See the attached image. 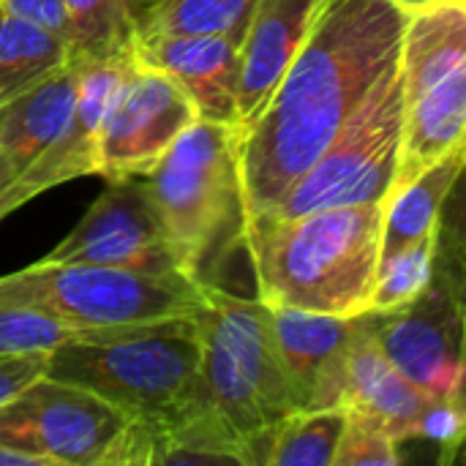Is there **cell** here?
<instances>
[{
  "label": "cell",
  "instance_id": "obj_1",
  "mask_svg": "<svg viewBox=\"0 0 466 466\" xmlns=\"http://www.w3.org/2000/svg\"><path fill=\"white\" fill-rule=\"evenodd\" d=\"M410 11L393 0H325L265 109L240 134L246 221L268 216L401 57Z\"/></svg>",
  "mask_w": 466,
  "mask_h": 466
},
{
  "label": "cell",
  "instance_id": "obj_2",
  "mask_svg": "<svg viewBox=\"0 0 466 466\" xmlns=\"http://www.w3.org/2000/svg\"><path fill=\"white\" fill-rule=\"evenodd\" d=\"M385 205H341L246 221L257 298L336 317L371 311L382 259Z\"/></svg>",
  "mask_w": 466,
  "mask_h": 466
},
{
  "label": "cell",
  "instance_id": "obj_3",
  "mask_svg": "<svg viewBox=\"0 0 466 466\" xmlns=\"http://www.w3.org/2000/svg\"><path fill=\"white\" fill-rule=\"evenodd\" d=\"M142 180L188 276L205 281L208 268L229 246H246L240 134L235 126L199 117Z\"/></svg>",
  "mask_w": 466,
  "mask_h": 466
},
{
  "label": "cell",
  "instance_id": "obj_4",
  "mask_svg": "<svg viewBox=\"0 0 466 466\" xmlns=\"http://www.w3.org/2000/svg\"><path fill=\"white\" fill-rule=\"evenodd\" d=\"M202 336V385L224 423L262 464V445L273 426L298 412L276 347L268 303L232 295L205 281V309L197 314Z\"/></svg>",
  "mask_w": 466,
  "mask_h": 466
},
{
  "label": "cell",
  "instance_id": "obj_5",
  "mask_svg": "<svg viewBox=\"0 0 466 466\" xmlns=\"http://www.w3.org/2000/svg\"><path fill=\"white\" fill-rule=\"evenodd\" d=\"M46 377L101 396L128 420L169 415L205 396L199 322L183 317L63 344L49 352Z\"/></svg>",
  "mask_w": 466,
  "mask_h": 466
},
{
  "label": "cell",
  "instance_id": "obj_6",
  "mask_svg": "<svg viewBox=\"0 0 466 466\" xmlns=\"http://www.w3.org/2000/svg\"><path fill=\"white\" fill-rule=\"evenodd\" d=\"M0 303L41 309L57 319L126 330L197 317L205 309V281L172 270L142 273L87 262H35L0 276Z\"/></svg>",
  "mask_w": 466,
  "mask_h": 466
},
{
  "label": "cell",
  "instance_id": "obj_7",
  "mask_svg": "<svg viewBox=\"0 0 466 466\" xmlns=\"http://www.w3.org/2000/svg\"><path fill=\"white\" fill-rule=\"evenodd\" d=\"M404 120L407 90L399 57L268 216L292 218L322 208L385 205L399 177Z\"/></svg>",
  "mask_w": 466,
  "mask_h": 466
},
{
  "label": "cell",
  "instance_id": "obj_8",
  "mask_svg": "<svg viewBox=\"0 0 466 466\" xmlns=\"http://www.w3.org/2000/svg\"><path fill=\"white\" fill-rule=\"evenodd\" d=\"M128 418L101 396L52 377L0 407V442L44 466H106Z\"/></svg>",
  "mask_w": 466,
  "mask_h": 466
},
{
  "label": "cell",
  "instance_id": "obj_9",
  "mask_svg": "<svg viewBox=\"0 0 466 466\" xmlns=\"http://www.w3.org/2000/svg\"><path fill=\"white\" fill-rule=\"evenodd\" d=\"M369 328L390 363L431 399H453L464 366L466 314L459 289L440 273L396 311H369Z\"/></svg>",
  "mask_w": 466,
  "mask_h": 466
},
{
  "label": "cell",
  "instance_id": "obj_10",
  "mask_svg": "<svg viewBox=\"0 0 466 466\" xmlns=\"http://www.w3.org/2000/svg\"><path fill=\"white\" fill-rule=\"evenodd\" d=\"M44 262H87L142 273L183 270L142 177L112 180Z\"/></svg>",
  "mask_w": 466,
  "mask_h": 466
},
{
  "label": "cell",
  "instance_id": "obj_11",
  "mask_svg": "<svg viewBox=\"0 0 466 466\" xmlns=\"http://www.w3.org/2000/svg\"><path fill=\"white\" fill-rule=\"evenodd\" d=\"M197 120V104L169 74L134 60L101 131L98 175L106 183L147 175Z\"/></svg>",
  "mask_w": 466,
  "mask_h": 466
},
{
  "label": "cell",
  "instance_id": "obj_12",
  "mask_svg": "<svg viewBox=\"0 0 466 466\" xmlns=\"http://www.w3.org/2000/svg\"><path fill=\"white\" fill-rule=\"evenodd\" d=\"M134 44V41H131ZM134 46H126L106 57L82 60L79 87L71 120L66 131L25 169L14 177L3 197L5 213L27 205L33 197L68 183L74 177L98 175V142L106 115L134 68Z\"/></svg>",
  "mask_w": 466,
  "mask_h": 466
},
{
  "label": "cell",
  "instance_id": "obj_13",
  "mask_svg": "<svg viewBox=\"0 0 466 466\" xmlns=\"http://www.w3.org/2000/svg\"><path fill=\"white\" fill-rule=\"evenodd\" d=\"M276 347L298 410L347 407L350 352L360 317H336L292 306H268Z\"/></svg>",
  "mask_w": 466,
  "mask_h": 466
},
{
  "label": "cell",
  "instance_id": "obj_14",
  "mask_svg": "<svg viewBox=\"0 0 466 466\" xmlns=\"http://www.w3.org/2000/svg\"><path fill=\"white\" fill-rule=\"evenodd\" d=\"M131 46L139 63L169 74L191 96L199 117L240 126L243 33H137Z\"/></svg>",
  "mask_w": 466,
  "mask_h": 466
},
{
  "label": "cell",
  "instance_id": "obj_15",
  "mask_svg": "<svg viewBox=\"0 0 466 466\" xmlns=\"http://www.w3.org/2000/svg\"><path fill=\"white\" fill-rule=\"evenodd\" d=\"M325 0H259L240 46L238 115L243 131L270 101L281 76L303 49Z\"/></svg>",
  "mask_w": 466,
  "mask_h": 466
},
{
  "label": "cell",
  "instance_id": "obj_16",
  "mask_svg": "<svg viewBox=\"0 0 466 466\" xmlns=\"http://www.w3.org/2000/svg\"><path fill=\"white\" fill-rule=\"evenodd\" d=\"M85 57H71L33 87L0 104V153L25 172L68 126Z\"/></svg>",
  "mask_w": 466,
  "mask_h": 466
},
{
  "label": "cell",
  "instance_id": "obj_17",
  "mask_svg": "<svg viewBox=\"0 0 466 466\" xmlns=\"http://www.w3.org/2000/svg\"><path fill=\"white\" fill-rule=\"evenodd\" d=\"M429 401L431 396H426L412 380H407L382 352L369 328L366 311L363 328L350 352L347 407L377 418L399 442H410Z\"/></svg>",
  "mask_w": 466,
  "mask_h": 466
},
{
  "label": "cell",
  "instance_id": "obj_18",
  "mask_svg": "<svg viewBox=\"0 0 466 466\" xmlns=\"http://www.w3.org/2000/svg\"><path fill=\"white\" fill-rule=\"evenodd\" d=\"M466 142V63L429 93L407 101L396 188ZM393 188V191H396Z\"/></svg>",
  "mask_w": 466,
  "mask_h": 466
},
{
  "label": "cell",
  "instance_id": "obj_19",
  "mask_svg": "<svg viewBox=\"0 0 466 466\" xmlns=\"http://www.w3.org/2000/svg\"><path fill=\"white\" fill-rule=\"evenodd\" d=\"M466 63V11L456 0L410 14L401 41L407 101L420 98Z\"/></svg>",
  "mask_w": 466,
  "mask_h": 466
},
{
  "label": "cell",
  "instance_id": "obj_20",
  "mask_svg": "<svg viewBox=\"0 0 466 466\" xmlns=\"http://www.w3.org/2000/svg\"><path fill=\"white\" fill-rule=\"evenodd\" d=\"M464 145L423 169L418 177L404 183L385 202V232H382V257L396 254L423 238L437 235V221L442 202L464 167Z\"/></svg>",
  "mask_w": 466,
  "mask_h": 466
},
{
  "label": "cell",
  "instance_id": "obj_21",
  "mask_svg": "<svg viewBox=\"0 0 466 466\" xmlns=\"http://www.w3.org/2000/svg\"><path fill=\"white\" fill-rule=\"evenodd\" d=\"M74 57L71 44L14 14L0 16V104Z\"/></svg>",
  "mask_w": 466,
  "mask_h": 466
},
{
  "label": "cell",
  "instance_id": "obj_22",
  "mask_svg": "<svg viewBox=\"0 0 466 466\" xmlns=\"http://www.w3.org/2000/svg\"><path fill=\"white\" fill-rule=\"evenodd\" d=\"M347 426V407L298 410L270 429L262 466H333Z\"/></svg>",
  "mask_w": 466,
  "mask_h": 466
},
{
  "label": "cell",
  "instance_id": "obj_23",
  "mask_svg": "<svg viewBox=\"0 0 466 466\" xmlns=\"http://www.w3.org/2000/svg\"><path fill=\"white\" fill-rule=\"evenodd\" d=\"M142 328V325H139ZM131 330V328H126ZM123 330H98L82 328L66 319H57L41 309L0 303V358L11 355H30V352H55L71 341H96L109 339Z\"/></svg>",
  "mask_w": 466,
  "mask_h": 466
},
{
  "label": "cell",
  "instance_id": "obj_24",
  "mask_svg": "<svg viewBox=\"0 0 466 466\" xmlns=\"http://www.w3.org/2000/svg\"><path fill=\"white\" fill-rule=\"evenodd\" d=\"M74 57H106L131 46L137 14L131 0H66Z\"/></svg>",
  "mask_w": 466,
  "mask_h": 466
},
{
  "label": "cell",
  "instance_id": "obj_25",
  "mask_svg": "<svg viewBox=\"0 0 466 466\" xmlns=\"http://www.w3.org/2000/svg\"><path fill=\"white\" fill-rule=\"evenodd\" d=\"M259 0H164L137 22V33H246Z\"/></svg>",
  "mask_w": 466,
  "mask_h": 466
},
{
  "label": "cell",
  "instance_id": "obj_26",
  "mask_svg": "<svg viewBox=\"0 0 466 466\" xmlns=\"http://www.w3.org/2000/svg\"><path fill=\"white\" fill-rule=\"evenodd\" d=\"M434 257H437V235L423 238L396 254L380 259L377 284L371 295V311H396L415 298L434 279Z\"/></svg>",
  "mask_w": 466,
  "mask_h": 466
},
{
  "label": "cell",
  "instance_id": "obj_27",
  "mask_svg": "<svg viewBox=\"0 0 466 466\" xmlns=\"http://www.w3.org/2000/svg\"><path fill=\"white\" fill-rule=\"evenodd\" d=\"M434 273L445 276L456 289L466 281V161L440 210Z\"/></svg>",
  "mask_w": 466,
  "mask_h": 466
},
{
  "label": "cell",
  "instance_id": "obj_28",
  "mask_svg": "<svg viewBox=\"0 0 466 466\" xmlns=\"http://www.w3.org/2000/svg\"><path fill=\"white\" fill-rule=\"evenodd\" d=\"M399 440L371 415L347 407V426L333 466H399Z\"/></svg>",
  "mask_w": 466,
  "mask_h": 466
},
{
  "label": "cell",
  "instance_id": "obj_29",
  "mask_svg": "<svg viewBox=\"0 0 466 466\" xmlns=\"http://www.w3.org/2000/svg\"><path fill=\"white\" fill-rule=\"evenodd\" d=\"M466 437V407L453 396V399H431L429 407L423 410L415 437L440 448V461L453 464L459 459L461 442Z\"/></svg>",
  "mask_w": 466,
  "mask_h": 466
},
{
  "label": "cell",
  "instance_id": "obj_30",
  "mask_svg": "<svg viewBox=\"0 0 466 466\" xmlns=\"http://www.w3.org/2000/svg\"><path fill=\"white\" fill-rule=\"evenodd\" d=\"M46 363H49L46 352L0 358V407L8 404L11 399H16L35 380L46 377Z\"/></svg>",
  "mask_w": 466,
  "mask_h": 466
},
{
  "label": "cell",
  "instance_id": "obj_31",
  "mask_svg": "<svg viewBox=\"0 0 466 466\" xmlns=\"http://www.w3.org/2000/svg\"><path fill=\"white\" fill-rule=\"evenodd\" d=\"M5 14H14L25 22H33L71 44V25L66 0H0Z\"/></svg>",
  "mask_w": 466,
  "mask_h": 466
},
{
  "label": "cell",
  "instance_id": "obj_32",
  "mask_svg": "<svg viewBox=\"0 0 466 466\" xmlns=\"http://www.w3.org/2000/svg\"><path fill=\"white\" fill-rule=\"evenodd\" d=\"M0 466H44V461L38 456H30L25 451L8 448L0 442Z\"/></svg>",
  "mask_w": 466,
  "mask_h": 466
},
{
  "label": "cell",
  "instance_id": "obj_33",
  "mask_svg": "<svg viewBox=\"0 0 466 466\" xmlns=\"http://www.w3.org/2000/svg\"><path fill=\"white\" fill-rule=\"evenodd\" d=\"M14 177H16L14 167H11V164H8V158L0 153V221L8 216V213H5V208H3V197H5V191H8V186L14 183Z\"/></svg>",
  "mask_w": 466,
  "mask_h": 466
},
{
  "label": "cell",
  "instance_id": "obj_34",
  "mask_svg": "<svg viewBox=\"0 0 466 466\" xmlns=\"http://www.w3.org/2000/svg\"><path fill=\"white\" fill-rule=\"evenodd\" d=\"M396 5H401L404 11H410V14H418V11H423V8H431V5H437V3H442V0H393Z\"/></svg>",
  "mask_w": 466,
  "mask_h": 466
},
{
  "label": "cell",
  "instance_id": "obj_35",
  "mask_svg": "<svg viewBox=\"0 0 466 466\" xmlns=\"http://www.w3.org/2000/svg\"><path fill=\"white\" fill-rule=\"evenodd\" d=\"M164 0H131V5H134V14H137V22H139V16H145L150 8H156V5H161Z\"/></svg>",
  "mask_w": 466,
  "mask_h": 466
},
{
  "label": "cell",
  "instance_id": "obj_36",
  "mask_svg": "<svg viewBox=\"0 0 466 466\" xmlns=\"http://www.w3.org/2000/svg\"><path fill=\"white\" fill-rule=\"evenodd\" d=\"M456 399H459V401L466 407V333H464V366H461V382H459V393H456Z\"/></svg>",
  "mask_w": 466,
  "mask_h": 466
},
{
  "label": "cell",
  "instance_id": "obj_37",
  "mask_svg": "<svg viewBox=\"0 0 466 466\" xmlns=\"http://www.w3.org/2000/svg\"><path fill=\"white\" fill-rule=\"evenodd\" d=\"M459 300H461V309H464L466 314V281L461 284V289H459Z\"/></svg>",
  "mask_w": 466,
  "mask_h": 466
},
{
  "label": "cell",
  "instance_id": "obj_38",
  "mask_svg": "<svg viewBox=\"0 0 466 466\" xmlns=\"http://www.w3.org/2000/svg\"><path fill=\"white\" fill-rule=\"evenodd\" d=\"M459 461H464L466 464V437H464V442H461V451H459Z\"/></svg>",
  "mask_w": 466,
  "mask_h": 466
},
{
  "label": "cell",
  "instance_id": "obj_39",
  "mask_svg": "<svg viewBox=\"0 0 466 466\" xmlns=\"http://www.w3.org/2000/svg\"><path fill=\"white\" fill-rule=\"evenodd\" d=\"M456 3H459V5H461V8L466 11V0H456Z\"/></svg>",
  "mask_w": 466,
  "mask_h": 466
},
{
  "label": "cell",
  "instance_id": "obj_40",
  "mask_svg": "<svg viewBox=\"0 0 466 466\" xmlns=\"http://www.w3.org/2000/svg\"><path fill=\"white\" fill-rule=\"evenodd\" d=\"M0 16H3V5H0Z\"/></svg>",
  "mask_w": 466,
  "mask_h": 466
},
{
  "label": "cell",
  "instance_id": "obj_41",
  "mask_svg": "<svg viewBox=\"0 0 466 466\" xmlns=\"http://www.w3.org/2000/svg\"><path fill=\"white\" fill-rule=\"evenodd\" d=\"M464 150H466V142H464Z\"/></svg>",
  "mask_w": 466,
  "mask_h": 466
}]
</instances>
